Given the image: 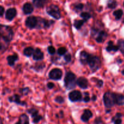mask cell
Instances as JSON below:
<instances>
[{
  "mask_svg": "<svg viewBox=\"0 0 124 124\" xmlns=\"http://www.w3.org/2000/svg\"><path fill=\"white\" fill-rule=\"evenodd\" d=\"M0 36L6 42H10L13 36V31L12 28L8 25L0 24Z\"/></svg>",
  "mask_w": 124,
  "mask_h": 124,
  "instance_id": "6da1fadb",
  "label": "cell"
},
{
  "mask_svg": "<svg viewBox=\"0 0 124 124\" xmlns=\"http://www.w3.org/2000/svg\"><path fill=\"white\" fill-rule=\"evenodd\" d=\"M64 84L67 89L71 90L76 87V76L72 72H67L64 78Z\"/></svg>",
  "mask_w": 124,
  "mask_h": 124,
  "instance_id": "7a4b0ae2",
  "label": "cell"
},
{
  "mask_svg": "<svg viewBox=\"0 0 124 124\" xmlns=\"http://www.w3.org/2000/svg\"><path fill=\"white\" fill-rule=\"evenodd\" d=\"M104 102L107 108H110L116 104V94L107 92L104 95Z\"/></svg>",
  "mask_w": 124,
  "mask_h": 124,
  "instance_id": "3957f363",
  "label": "cell"
},
{
  "mask_svg": "<svg viewBox=\"0 0 124 124\" xmlns=\"http://www.w3.org/2000/svg\"><path fill=\"white\" fill-rule=\"evenodd\" d=\"M88 64L89 65L91 70L93 72L97 71L101 67V61L100 59L98 56L91 55L90 56L89 59H88Z\"/></svg>",
  "mask_w": 124,
  "mask_h": 124,
  "instance_id": "277c9868",
  "label": "cell"
},
{
  "mask_svg": "<svg viewBox=\"0 0 124 124\" xmlns=\"http://www.w3.org/2000/svg\"><path fill=\"white\" fill-rule=\"evenodd\" d=\"M46 11L49 15H50L53 18H55L56 19H59L61 18L60 10H59V7L56 5L53 4L48 6L47 8Z\"/></svg>",
  "mask_w": 124,
  "mask_h": 124,
  "instance_id": "5b68a950",
  "label": "cell"
},
{
  "mask_svg": "<svg viewBox=\"0 0 124 124\" xmlns=\"http://www.w3.org/2000/svg\"><path fill=\"white\" fill-rule=\"evenodd\" d=\"M27 112L31 115L33 119V123L37 124L42 119V116L39 115V112L35 108H31L27 110Z\"/></svg>",
  "mask_w": 124,
  "mask_h": 124,
  "instance_id": "8992f818",
  "label": "cell"
},
{
  "mask_svg": "<svg viewBox=\"0 0 124 124\" xmlns=\"http://www.w3.org/2000/svg\"><path fill=\"white\" fill-rule=\"evenodd\" d=\"M48 76L51 79L59 80L62 76V71L59 69H54L50 71Z\"/></svg>",
  "mask_w": 124,
  "mask_h": 124,
  "instance_id": "52a82bcc",
  "label": "cell"
},
{
  "mask_svg": "<svg viewBox=\"0 0 124 124\" xmlns=\"http://www.w3.org/2000/svg\"><path fill=\"white\" fill-rule=\"evenodd\" d=\"M25 25L29 29H34L38 25V19L35 16H29L25 21Z\"/></svg>",
  "mask_w": 124,
  "mask_h": 124,
  "instance_id": "ba28073f",
  "label": "cell"
},
{
  "mask_svg": "<svg viewBox=\"0 0 124 124\" xmlns=\"http://www.w3.org/2000/svg\"><path fill=\"white\" fill-rule=\"evenodd\" d=\"M69 97L71 102L80 101L82 99V94L79 91L75 90L70 92Z\"/></svg>",
  "mask_w": 124,
  "mask_h": 124,
  "instance_id": "9c48e42d",
  "label": "cell"
},
{
  "mask_svg": "<svg viewBox=\"0 0 124 124\" xmlns=\"http://www.w3.org/2000/svg\"><path fill=\"white\" fill-rule=\"evenodd\" d=\"M76 84L82 89H86L88 87V82L86 78L84 77H80L76 80Z\"/></svg>",
  "mask_w": 124,
  "mask_h": 124,
  "instance_id": "30bf717a",
  "label": "cell"
},
{
  "mask_svg": "<svg viewBox=\"0 0 124 124\" xmlns=\"http://www.w3.org/2000/svg\"><path fill=\"white\" fill-rule=\"evenodd\" d=\"M16 15V10L15 8H10L7 10L6 13V18L8 21L13 20Z\"/></svg>",
  "mask_w": 124,
  "mask_h": 124,
  "instance_id": "8fae6325",
  "label": "cell"
},
{
  "mask_svg": "<svg viewBox=\"0 0 124 124\" xmlns=\"http://www.w3.org/2000/svg\"><path fill=\"white\" fill-rule=\"evenodd\" d=\"M93 116V113L90 110H85L84 113L81 117V121L84 122H87Z\"/></svg>",
  "mask_w": 124,
  "mask_h": 124,
  "instance_id": "7c38bea8",
  "label": "cell"
},
{
  "mask_svg": "<svg viewBox=\"0 0 124 124\" xmlns=\"http://www.w3.org/2000/svg\"><path fill=\"white\" fill-rule=\"evenodd\" d=\"M90 56V54H88V53H87L85 51H83V52H81V53H80V61L84 65H85V64H88V59H89Z\"/></svg>",
  "mask_w": 124,
  "mask_h": 124,
  "instance_id": "4fadbf2b",
  "label": "cell"
},
{
  "mask_svg": "<svg viewBox=\"0 0 124 124\" xmlns=\"http://www.w3.org/2000/svg\"><path fill=\"white\" fill-rule=\"evenodd\" d=\"M8 100H9L10 102H15L16 104H18V105H26V103L25 102H22L20 100V96L18 94H15L13 95V96L12 97H10L8 98Z\"/></svg>",
  "mask_w": 124,
  "mask_h": 124,
  "instance_id": "5bb4252c",
  "label": "cell"
},
{
  "mask_svg": "<svg viewBox=\"0 0 124 124\" xmlns=\"http://www.w3.org/2000/svg\"><path fill=\"white\" fill-rule=\"evenodd\" d=\"M33 58L35 61L42 60L44 58V53L39 48H36L33 54Z\"/></svg>",
  "mask_w": 124,
  "mask_h": 124,
  "instance_id": "9a60e30c",
  "label": "cell"
},
{
  "mask_svg": "<svg viewBox=\"0 0 124 124\" xmlns=\"http://www.w3.org/2000/svg\"><path fill=\"white\" fill-rule=\"evenodd\" d=\"M107 37V34L104 31H100L97 35L96 38V41L99 43H102L105 40Z\"/></svg>",
  "mask_w": 124,
  "mask_h": 124,
  "instance_id": "2e32d148",
  "label": "cell"
},
{
  "mask_svg": "<svg viewBox=\"0 0 124 124\" xmlns=\"http://www.w3.org/2000/svg\"><path fill=\"white\" fill-rule=\"evenodd\" d=\"M33 11V7L30 3L27 2L23 6V12L25 15L30 14Z\"/></svg>",
  "mask_w": 124,
  "mask_h": 124,
  "instance_id": "e0dca14e",
  "label": "cell"
},
{
  "mask_svg": "<svg viewBox=\"0 0 124 124\" xmlns=\"http://www.w3.org/2000/svg\"><path fill=\"white\" fill-rule=\"evenodd\" d=\"M18 59V56L16 54H14L13 55L8 56L7 58L8 64L10 66H13L15 65V62Z\"/></svg>",
  "mask_w": 124,
  "mask_h": 124,
  "instance_id": "ac0fdd59",
  "label": "cell"
},
{
  "mask_svg": "<svg viewBox=\"0 0 124 124\" xmlns=\"http://www.w3.org/2000/svg\"><path fill=\"white\" fill-rule=\"evenodd\" d=\"M15 124H29V119L27 115L25 114H23L20 116L19 121Z\"/></svg>",
  "mask_w": 124,
  "mask_h": 124,
  "instance_id": "d6986e66",
  "label": "cell"
},
{
  "mask_svg": "<svg viewBox=\"0 0 124 124\" xmlns=\"http://www.w3.org/2000/svg\"><path fill=\"white\" fill-rule=\"evenodd\" d=\"M119 49V46L114 45L113 41H109L108 42V46L106 48V50L107 52H112V51H113V52H117Z\"/></svg>",
  "mask_w": 124,
  "mask_h": 124,
  "instance_id": "ffe728a7",
  "label": "cell"
},
{
  "mask_svg": "<svg viewBox=\"0 0 124 124\" xmlns=\"http://www.w3.org/2000/svg\"><path fill=\"white\" fill-rule=\"evenodd\" d=\"M47 2V0H33L34 6L37 8H41V7H44Z\"/></svg>",
  "mask_w": 124,
  "mask_h": 124,
  "instance_id": "44dd1931",
  "label": "cell"
},
{
  "mask_svg": "<svg viewBox=\"0 0 124 124\" xmlns=\"http://www.w3.org/2000/svg\"><path fill=\"white\" fill-rule=\"evenodd\" d=\"M116 104L119 105H124V95L116 94Z\"/></svg>",
  "mask_w": 124,
  "mask_h": 124,
  "instance_id": "7402d4cb",
  "label": "cell"
},
{
  "mask_svg": "<svg viewBox=\"0 0 124 124\" xmlns=\"http://www.w3.org/2000/svg\"><path fill=\"white\" fill-rule=\"evenodd\" d=\"M122 116V114L117 113L116 115V116L113 117L111 121H112V122H113L114 124H122V119H121Z\"/></svg>",
  "mask_w": 124,
  "mask_h": 124,
  "instance_id": "603a6c76",
  "label": "cell"
},
{
  "mask_svg": "<svg viewBox=\"0 0 124 124\" xmlns=\"http://www.w3.org/2000/svg\"><path fill=\"white\" fill-rule=\"evenodd\" d=\"M33 52H34V49L32 48V47H27L25 48V49L24 50V54L26 56H30L32 55L33 54Z\"/></svg>",
  "mask_w": 124,
  "mask_h": 124,
  "instance_id": "cb8c5ba5",
  "label": "cell"
},
{
  "mask_svg": "<svg viewBox=\"0 0 124 124\" xmlns=\"http://www.w3.org/2000/svg\"><path fill=\"white\" fill-rule=\"evenodd\" d=\"M85 22V21L84 19L83 20L81 19V20L75 21V23H74V27H75L76 29L79 30V29H81V27L84 25V24Z\"/></svg>",
  "mask_w": 124,
  "mask_h": 124,
  "instance_id": "d4e9b609",
  "label": "cell"
},
{
  "mask_svg": "<svg viewBox=\"0 0 124 124\" xmlns=\"http://www.w3.org/2000/svg\"><path fill=\"white\" fill-rule=\"evenodd\" d=\"M113 15L115 16L116 19L119 20V19H120L121 18H122V15H123V11L121 9L117 10L114 12Z\"/></svg>",
  "mask_w": 124,
  "mask_h": 124,
  "instance_id": "484cf974",
  "label": "cell"
},
{
  "mask_svg": "<svg viewBox=\"0 0 124 124\" xmlns=\"http://www.w3.org/2000/svg\"><path fill=\"white\" fill-rule=\"evenodd\" d=\"M107 6L108 8L113 9L117 6V2L115 0H108L107 2Z\"/></svg>",
  "mask_w": 124,
  "mask_h": 124,
  "instance_id": "4316f807",
  "label": "cell"
},
{
  "mask_svg": "<svg viewBox=\"0 0 124 124\" xmlns=\"http://www.w3.org/2000/svg\"><path fill=\"white\" fill-rule=\"evenodd\" d=\"M80 16H81V18H83L85 21H87L91 18V15L89 13H87V12H82V13H81Z\"/></svg>",
  "mask_w": 124,
  "mask_h": 124,
  "instance_id": "83f0119b",
  "label": "cell"
},
{
  "mask_svg": "<svg viewBox=\"0 0 124 124\" xmlns=\"http://www.w3.org/2000/svg\"><path fill=\"white\" fill-rule=\"evenodd\" d=\"M118 46L119 48L121 50V52H122L123 54H124V41H123V40H121V41H119Z\"/></svg>",
  "mask_w": 124,
  "mask_h": 124,
  "instance_id": "f1b7e54d",
  "label": "cell"
},
{
  "mask_svg": "<svg viewBox=\"0 0 124 124\" xmlns=\"http://www.w3.org/2000/svg\"><path fill=\"white\" fill-rule=\"evenodd\" d=\"M67 52V49L65 47H61L58 50V54L59 55H64L65 53Z\"/></svg>",
  "mask_w": 124,
  "mask_h": 124,
  "instance_id": "f546056e",
  "label": "cell"
},
{
  "mask_svg": "<svg viewBox=\"0 0 124 124\" xmlns=\"http://www.w3.org/2000/svg\"><path fill=\"white\" fill-rule=\"evenodd\" d=\"M83 7H84V5L82 4L81 3L78 4H76V6H75V9L76 12H79V11L81 10L83 8Z\"/></svg>",
  "mask_w": 124,
  "mask_h": 124,
  "instance_id": "4dcf8cb0",
  "label": "cell"
},
{
  "mask_svg": "<svg viewBox=\"0 0 124 124\" xmlns=\"http://www.w3.org/2000/svg\"><path fill=\"white\" fill-rule=\"evenodd\" d=\"M48 52L50 54L53 55V54H54V53H55L56 50L55 48H54V47H53V46H49V47H48Z\"/></svg>",
  "mask_w": 124,
  "mask_h": 124,
  "instance_id": "1f68e13d",
  "label": "cell"
},
{
  "mask_svg": "<svg viewBox=\"0 0 124 124\" xmlns=\"http://www.w3.org/2000/svg\"><path fill=\"white\" fill-rule=\"evenodd\" d=\"M94 124H105L104 123V121L102 120L101 117H98L97 118L95 119L94 120Z\"/></svg>",
  "mask_w": 124,
  "mask_h": 124,
  "instance_id": "d6a6232c",
  "label": "cell"
},
{
  "mask_svg": "<svg viewBox=\"0 0 124 124\" xmlns=\"http://www.w3.org/2000/svg\"><path fill=\"white\" fill-rule=\"evenodd\" d=\"M29 90H29V88H24L20 90V92L22 94H24V95H27V94H28V93H29V92H30Z\"/></svg>",
  "mask_w": 124,
  "mask_h": 124,
  "instance_id": "836d02e7",
  "label": "cell"
},
{
  "mask_svg": "<svg viewBox=\"0 0 124 124\" xmlns=\"http://www.w3.org/2000/svg\"><path fill=\"white\" fill-rule=\"evenodd\" d=\"M55 101L56 102L59 103V104H62V103L64 102V99L62 97L58 96L56 98Z\"/></svg>",
  "mask_w": 124,
  "mask_h": 124,
  "instance_id": "e575fe53",
  "label": "cell"
},
{
  "mask_svg": "<svg viewBox=\"0 0 124 124\" xmlns=\"http://www.w3.org/2000/svg\"><path fill=\"white\" fill-rule=\"evenodd\" d=\"M71 54L70 53H67V54H65V56H64V59L65 60V61L67 62H69L71 61Z\"/></svg>",
  "mask_w": 124,
  "mask_h": 124,
  "instance_id": "d590c367",
  "label": "cell"
},
{
  "mask_svg": "<svg viewBox=\"0 0 124 124\" xmlns=\"http://www.w3.org/2000/svg\"><path fill=\"white\" fill-rule=\"evenodd\" d=\"M54 84L52 83V82H49V83H48V84H47V87H48L49 89H52V88L54 87Z\"/></svg>",
  "mask_w": 124,
  "mask_h": 124,
  "instance_id": "8d00e7d4",
  "label": "cell"
},
{
  "mask_svg": "<svg viewBox=\"0 0 124 124\" xmlns=\"http://www.w3.org/2000/svg\"><path fill=\"white\" fill-rule=\"evenodd\" d=\"M4 12V8L3 7L0 6V17H1V16H2Z\"/></svg>",
  "mask_w": 124,
  "mask_h": 124,
  "instance_id": "74e56055",
  "label": "cell"
},
{
  "mask_svg": "<svg viewBox=\"0 0 124 124\" xmlns=\"http://www.w3.org/2000/svg\"><path fill=\"white\" fill-rule=\"evenodd\" d=\"M90 101V97L88 96H85V97L84 98V101L85 102H88Z\"/></svg>",
  "mask_w": 124,
  "mask_h": 124,
  "instance_id": "f35d334b",
  "label": "cell"
},
{
  "mask_svg": "<svg viewBox=\"0 0 124 124\" xmlns=\"http://www.w3.org/2000/svg\"><path fill=\"white\" fill-rule=\"evenodd\" d=\"M98 84H97V85L99 87H101L103 85V81L102 80H98Z\"/></svg>",
  "mask_w": 124,
  "mask_h": 124,
  "instance_id": "ab89813d",
  "label": "cell"
},
{
  "mask_svg": "<svg viewBox=\"0 0 124 124\" xmlns=\"http://www.w3.org/2000/svg\"><path fill=\"white\" fill-rule=\"evenodd\" d=\"M92 99H93V101H96V97L95 96H93V98H92Z\"/></svg>",
  "mask_w": 124,
  "mask_h": 124,
  "instance_id": "60d3db41",
  "label": "cell"
},
{
  "mask_svg": "<svg viewBox=\"0 0 124 124\" xmlns=\"http://www.w3.org/2000/svg\"><path fill=\"white\" fill-rule=\"evenodd\" d=\"M0 124H3V122H2V121L1 117H0Z\"/></svg>",
  "mask_w": 124,
  "mask_h": 124,
  "instance_id": "b9f144b4",
  "label": "cell"
},
{
  "mask_svg": "<svg viewBox=\"0 0 124 124\" xmlns=\"http://www.w3.org/2000/svg\"><path fill=\"white\" fill-rule=\"evenodd\" d=\"M1 48H2V45H1V44L0 43V50H1Z\"/></svg>",
  "mask_w": 124,
  "mask_h": 124,
  "instance_id": "7bdbcfd3",
  "label": "cell"
},
{
  "mask_svg": "<svg viewBox=\"0 0 124 124\" xmlns=\"http://www.w3.org/2000/svg\"><path fill=\"white\" fill-rule=\"evenodd\" d=\"M122 74H123V75H124V70H122Z\"/></svg>",
  "mask_w": 124,
  "mask_h": 124,
  "instance_id": "ee69618b",
  "label": "cell"
},
{
  "mask_svg": "<svg viewBox=\"0 0 124 124\" xmlns=\"http://www.w3.org/2000/svg\"><path fill=\"white\" fill-rule=\"evenodd\" d=\"M0 38H1V36H0Z\"/></svg>",
  "mask_w": 124,
  "mask_h": 124,
  "instance_id": "f6af8a7d",
  "label": "cell"
}]
</instances>
